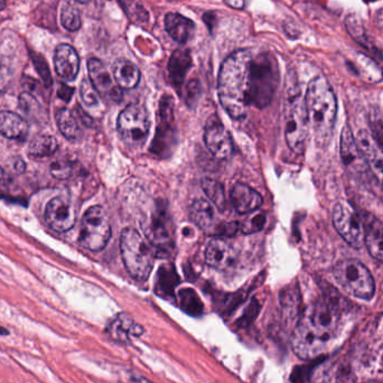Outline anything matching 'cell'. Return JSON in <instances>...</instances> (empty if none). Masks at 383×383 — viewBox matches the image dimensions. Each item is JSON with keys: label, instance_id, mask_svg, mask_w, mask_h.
<instances>
[{"label": "cell", "instance_id": "7dc6e473", "mask_svg": "<svg viewBox=\"0 0 383 383\" xmlns=\"http://www.w3.org/2000/svg\"><path fill=\"white\" fill-rule=\"evenodd\" d=\"M194 96H199V85L197 82H190L186 89L187 101L194 100Z\"/></svg>", "mask_w": 383, "mask_h": 383}, {"label": "cell", "instance_id": "d590c367", "mask_svg": "<svg viewBox=\"0 0 383 383\" xmlns=\"http://www.w3.org/2000/svg\"><path fill=\"white\" fill-rule=\"evenodd\" d=\"M283 307H284L285 314L288 320H297L298 322V308H299V297L298 294L295 293L294 290H290L283 299ZM297 324V323H296Z\"/></svg>", "mask_w": 383, "mask_h": 383}, {"label": "cell", "instance_id": "f907efd6", "mask_svg": "<svg viewBox=\"0 0 383 383\" xmlns=\"http://www.w3.org/2000/svg\"><path fill=\"white\" fill-rule=\"evenodd\" d=\"M0 335H3V336H6V335H10V331L8 329H5L3 326H0Z\"/></svg>", "mask_w": 383, "mask_h": 383}, {"label": "cell", "instance_id": "d4e9b609", "mask_svg": "<svg viewBox=\"0 0 383 383\" xmlns=\"http://www.w3.org/2000/svg\"><path fill=\"white\" fill-rule=\"evenodd\" d=\"M113 79L117 82L119 88H136L140 80V71L138 67L127 60L116 61L112 67Z\"/></svg>", "mask_w": 383, "mask_h": 383}, {"label": "cell", "instance_id": "44dd1931", "mask_svg": "<svg viewBox=\"0 0 383 383\" xmlns=\"http://www.w3.org/2000/svg\"><path fill=\"white\" fill-rule=\"evenodd\" d=\"M231 202L240 215H249L263 206V199L256 190L245 184H237L231 190Z\"/></svg>", "mask_w": 383, "mask_h": 383}, {"label": "cell", "instance_id": "f1b7e54d", "mask_svg": "<svg viewBox=\"0 0 383 383\" xmlns=\"http://www.w3.org/2000/svg\"><path fill=\"white\" fill-rule=\"evenodd\" d=\"M58 142L51 135H39L30 142L28 155L32 158L50 157L58 151Z\"/></svg>", "mask_w": 383, "mask_h": 383}, {"label": "cell", "instance_id": "ab89813d", "mask_svg": "<svg viewBox=\"0 0 383 383\" xmlns=\"http://www.w3.org/2000/svg\"><path fill=\"white\" fill-rule=\"evenodd\" d=\"M80 96L85 106L96 107L99 105V94L89 80L82 81Z\"/></svg>", "mask_w": 383, "mask_h": 383}, {"label": "cell", "instance_id": "ee69618b", "mask_svg": "<svg viewBox=\"0 0 383 383\" xmlns=\"http://www.w3.org/2000/svg\"><path fill=\"white\" fill-rule=\"evenodd\" d=\"M370 124H371L372 131H373L372 136L383 148V113H375L374 112L373 115L371 116Z\"/></svg>", "mask_w": 383, "mask_h": 383}, {"label": "cell", "instance_id": "db71d44e", "mask_svg": "<svg viewBox=\"0 0 383 383\" xmlns=\"http://www.w3.org/2000/svg\"><path fill=\"white\" fill-rule=\"evenodd\" d=\"M146 383H155V382H151V381H146Z\"/></svg>", "mask_w": 383, "mask_h": 383}, {"label": "cell", "instance_id": "52a82bcc", "mask_svg": "<svg viewBox=\"0 0 383 383\" xmlns=\"http://www.w3.org/2000/svg\"><path fill=\"white\" fill-rule=\"evenodd\" d=\"M335 281L344 292L356 298L369 300L375 292L373 277L361 261L344 259L338 261L333 269Z\"/></svg>", "mask_w": 383, "mask_h": 383}, {"label": "cell", "instance_id": "603a6c76", "mask_svg": "<svg viewBox=\"0 0 383 383\" xmlns=\"http://www.w3.org/2000/svg\"><path fill=\"white\" fill-rule=\"evenodd\" d=\"M364 243L374 259L383 263V223L374 217L365 220Z\"/></svg>", "mask_w": 383, "mask_h": 383}, {"label": "cell", "instance_id": "4fadbf2b", "mask_svg": "<svg viewBox=\"0 0 383 383\" xmlns=\"http://www.w3.org/2000/svg\"><path fill=\"white\" fill-rule=\"evenodd\" d=\"M160 124L157 133L155 135L154 142L151 145V151L155 154L164 155L167 148L174 142V113H173V102L171 97H164L160 101Z\"/></svg>", "mask_w": 383, "mask_h": 383}, {"label": "cell", "instance_id": "30bf717a", "mask_svg": "<svg viewBox=\"0 0 383 383\" xmlns=\"http://www.w3.org/2000/svg\"><path fill=\"white\" fill-rule=\"evenodd\" d=\"M332 219L338 234L351 247H362L364 243V223L350 203L345 201L336 203L333 208Z\"/></svg>", "mask_w": 383, "mask_h": 383}, {"label": "cell", "instance_id": "60d3db41", "mask_svg": "<svg viewBox=\"0 0 383 383\" xmlns=\"http://www.w3.org/2000/svg\"><path fill=\"white\" fill-rule=\"evenodd\" d=\"M318 362L311 363V365H303L299 368L295 369L292 373V382L293 383H309L313 379L315 369H316Z\"/></svg>", "mask_w": 383, "mask_h": 383}, {"label": "cell", "instance_id": "484cf974", "mask_svg": "<svg viewBox=\"0 0 383 383\" xmlns=\"http://www.w3.org/2000/svg\"><path fill=\"white\" fill-rule=\"evenodd\" d=\"M28 124L23 117L12 111L0 112V133L6 138L21 139L28 135Z\"/></svg>", "mask_w": 383, "mask_h": 383}, {"label": "cell", "instance_id": "7a4b0ae2", "mask_svg": "<svg viewBox=\"0 0 383 383\" xmlns=\"http://www.w3.org/2000/svg\"><path fill=\"white\" fill-rule=\"evenodd\" d=\"M252 51L239 50L224 61L219 73L217 94L226 113L236 120L247 117L250 107Z\"/></svg>", "mask_w": 383, "mask_h": 383}, {"label": "cell", "instance_id": "bcb514c9", "mask_svg": "<svg viewBox=\"0 0 383 383\" xmlns=\"http://www.w3.org/2000/svg\"><path fill=\"white\" fill-rule=\"evenodd\" d=\"M10 166H12V171L16 173V174H23L26 169V165H25L24 160L19 157H15L10 162Z\"/></svg>", "mask_w": 383, "mask_h": 383}, {"label": "cell", "instance_id": "ac0fdd59", "mask_svg": "<svg viewBox=\"0 0 383 383\" xmlns=\"http://www.w3.org/2000/svg\"><path fill=\"white\" fill-rule=\"evenodd\" d=\"M206 260L212 268L226 270L236 263V251L223 239H212L206 247Z\"/></svg>", "mask_w": 383, "mask_h": 383}, {"label": "cell", "instance_id": "cb8c5ba5", "mask_svg": "<svg viewBox=\"0 0 383 383\" xmlns=\"http://www.w3.org/2000/svg\"><path fill=\"white\" fill-rule=\"evenodd\" d=\"M190 219L206 232L215 234V211L211 203L206 199H197L190 208Z\"/></svg>", "mask_w": 383, "mask_h": 383}, {"label": "cell", "instance_id": "ffe728a7", "mask_svg": "<svg viewBox=\"0 0 383 383\" xmlns=\"http://www.w3.org/2000/svg\"><path fill=\"white\" fill-rule=\"evenodd\" d=\"M54 65L55 71L62 79L73 81L79 73V55L72 46L61 44L55 51Z\"/></svg>", "mask_w": 383, "mask_h": 383}, {"label": "cell", "instance_id": "8992f818", "mask_svg": "<svg viewBox=\"0 0 383 383\" xmlns=\"http://www.w3.org/2000/svg\"><path fill=\"white\" fill-rule=\"evenodd\" d=\"M309 119L305 105V99L298 89L287 91L285 105V137L287 145L292 151L300 154L307 142Z\"/></svg>", "mask_w": 383, "mask_h": 383}, {"label": "cell", "instance_id": "d6986e66", "mask_svg": "<svg viewBox=\"0 0 383 383\" xmlns=\"http://www.w3.org/2000/svg\"><path fill=\"white\" fill-rule=\"evenodd\" d=\"M341 156L347 168L355 173H363L366 169L364 158L355 137L349 126H344L341 135Z\"/></svg>", "mask_w": 383, "mask_h": 383}, {"label": "cell", "instance_id": "7c38bea8", "mask_svg": "<svg viewBox=\"0 0 383 383\" xmlns=\"http://www.w3.org/2000/svg\"><path fill=\"white\" fill-rule=\"evenodd\" d=\"M45 220L56 232H67L76 224V210L67 197H54L46 206Z\"/></svg>", "mask_w": 383, "mask_h": 383}, {"label": "cell", "instance_id": "5b68a950", "mask_svg": "<svg viewBox=\"0 0 383 383\" xmlns=\"http://www.w3.org/2000/svg\"><path fill=\"white\" fill-rule=\"evenodd\" d=\"M120 251L129 275L138 281H147L154 267V251L136 230L126 228L121 232Z\"/></svg>", "mask_w": 383, "mask_h": 383}, {"label": "cell", "instance_id": "3957f363", "mask_svg": "<svg viewBox=\"0 0 383 383\" xmlns=\"http://www.w3.org/2000/svg\"><path fill=\"white\" fill-rule=\"evenodd\" d=\"M309 126L314 129L315 137L320 144H325L334 128L338 101L329 81L317 76L309 82L305 96Z\"/></svg>", "mask_w": 383, "mask_h": 383}, {"label": "cell", "instance_id": "d6a6232c", "mask_svg": "<svg viewBox=\"0 0 383 383\" xmlns=\"http://www.w3.org/2000/svg\"><path fill=\"white\" fill-rule=\"evenodd\" d=\"M19 107L24 115L32 120H42L43 110L40 103L32 94L23 92L19 97Z\"/></svg>", "mask_w": 383, "mask_h": 383}, {"label": "cell", "instance_id": "7402d4cb", "mask_svg": "<svg viewBox=\"0 0 383 383\" xmlns=\"http://www.w3.org/2000/svg\"><path fill=\"white\" fill-rule=\"evenodd\" d=\"M165 30L173 40L184 44L193 36L195 26L193 21L187 17L177 12H169L165 17Z\"/></svg>", "mask_w": 383, "mask_h": 383}, {"label": "cell", "instance_id": "4316f807", "mask_svg": "<svg viewBox=\"0 0 383 383\" xmlns=\"http://www.w3.org/2000/svg\"><path fill=\"white\" fill-rule=\"evenodd\" d=\"M192 65V58L186 50H177L169 58L168 72L173 83L179 87L184 81L185 76Z\"/></svg>", "mask_w": 383, "mask_h": 383}, {"label": "cell", "instance_id": "f5cc1de1", "mask_svg": "<svg viewBox=\"0 0 383 383\" xmlns=\"http://www.w3.org/2000/svg\"><path fill=\"white\" fill-rule=\"evenodd\" d=\"M76 1H78V3H89V1H90V0H76Z\"/></svg>", "mask_w": 383, "mask_h": 383}, {"label": "cell", "instance_id": "277c9868", "mask_svg": "<svg viewBox=\"0 0 383 383\" xmlns=\"http://www.w3.org/2000/svg\"><path fill=\"white\" fill-rule=\"evenodd\" d=\"M250 107L263 109L272 101L278 87V67L269 53H256L251 60Z\"/></svg>", "mask_w": 383, "mask_h": 383}, {"label": "cell", "instance_id": "5bb4252c", "mask_svg": "<svg viewBox=\"0 0 383 383\" xmlns=\"http://www.w3.org/2000/svg\"><path fill=\"white\" fill-rule=\"evenodd\" d=\"M356 142L361 149L366 166L383 188V148L372 136V133L366 130H360Z\"/></svg>", "mask_w": 383, "mask_h": 383}, {"label": "cell", "instance_id": "6da1fadb", "mask_svg": "<svg viewBox=\"0 0 383 383\" xmlns=\"http://www.w3.org/2000/svg\"><path fill=\"white\" fill-rule=\"evenodd\" d=\"M342 308L340 297L331 294L308 306L292 335L294 353L311 361L323 355L340 334Z\"/></svg>", "mask_w": 383, "mask_h": 383}, {"label": "cell", "instance_id": "9a60e30c", "mask_svg": "<svg viewBox=\"0 0 383 383\" xmlns=\"http://www.w3.org/2000/svg\"><path fill=\"white\" fill-rule=\"evenodd\" d=\"M88 69L90 82L98 91L99 96L109 98L113 101H120L122 92L119 87L113 85L111 74L109 73L106 65L101 61L98 58H90L88 62Z\"/></svg>", "mask_w": 383, "mask_h": 383}, {"label": "cell", "instance_id": "9c48e42d", "mask_svg": "<svg viewBox=\"0 0 383 383\" xmlns=\"http://www.w3.org/2000/svg\"><path fill=\"white\" fill-rule=\"evenodd\" d=\"M117 127L121 138L129 147L140 148L147 140L151 120L146 109L135 103L121 111Z\"/></svg>", "mask_w": 383, "mask_h": 383}, {"label": "cell", "instance_id": "e0dca14e", "mask_svg": "<svg viewBox=\"0 0 383 383\" xmlns=\"http://www.w3.org/2000/svg\"><path fill=\"white\" fill-rule=\"evenodd\" d=\"M146 233L160 254L165 256V254H168L169 251L172 250L173 239L171 236L166 211H164V210L156 211Z\"/></svg>", "mask_w": 383, "mask_h": 383}, {"label": "cell", "instance_id": "816d5d0a", "mask_svg": "<svg viewBox=\"0 0 383 383\" xmlns=\"http://www.w3.org/2000/svg\"><path fill=\"white\" fill-rule=\"evenodd\" d=\"M6 7V0H0V10H3Z\"/></svg>", "mask_w": 383, "mask_h": 383}, {"label": "cell", "instance_id": "b9f144b4", "mask_svg": "<svg viewBox=\"0 0 383 383\" xmlns=\"http://www.w3.org/2000/svg\"><path fill=\"white\" fill-rule=\"evenodd\" d=\"M32 58H33L34 65L36 67L37 72H39L41 78H42L44 85L46 87H51L53 80H52L51 71H50V67L47 63H46V61L41 55L36 54V53L32 54Z\"/></svg>", "mask_w": 383, "mask_h": 383}, {"label": "cell", "instance_id": "f546056e", "mask_svg": "<svg viewBox=\"0 0 383 383\" xmlns=\"http://www.w3.org/2000/svg\"><path fill=\"white\" fill-rule=\"evenodd\" d=\"M201 185L206 197L217 206V210L220 212L226 211V197L223 185L221 184L220 182L215 181L211 178H204Z\"/></svg>", "mask_w": 383, "mask_h": 383}, {"label": "cell", "instance_id": "8fae6325", "mask_svg": "<svg viewBox=\"0 0 383 383\" xmlns=\"http://www.w3.org/2000/svg\"><path fill=\"white\" fill-rule=\"evenodd\" d=\"M204 142L211 154L219 160H226L232 154V139L217 116L206 122Z\"/></svg>", "mask_w": 383, "mask_h": 383}, {"label": "cell", "instance_id": "836d02e7", "mask_svg": "<svg viewBox=\"0 0 383 383\" xmlns=\"http://www.w3.org/2000/svg\"><path fill=\"white\" fill-rule=\"evenodd\" d=\"M265 222H267L265 212L256 210V211L249 213L247 219L240 226V229L245 234L259 232L265 228Z\"/></svg>", "mask_w": 383, "mask_h": 383}, {"label": "cell", "instance_id": "4dcf8cb0", "mask_svg": "<svg viewBox=\"0 0 383 383\" xmlns=\"http://www.w3.org/2000/svg\"><path fill=\"white\" fill-rule=\"evenodd\" d=\"M178 297H179L182 309L185 313L192 315V316H199L203 314L204 305L193 289L186 288V289L181 290Z\"/></svg>", "mask_w": 383, "mask_h": 383}, {"label": "cell", "instance_id": "f6af8a7d", "mask_svg": "<svg viewBox=\"0 0 383 383\" xmlns=\"http://www.w3.org/2000/svg\"><path fill=\"white\" fill-rule=\"evenodd\" d=\"M10 81H12V73H10V69L0 65V94L6 90Z\"/></svg>", "mask_w": 383, "mask_h": 383}, {"label": "cell", "instance_id": "74e56055", "mask_svg": "<svg viewBox=\"0 0 383 383\" xmlns=\"http://www.w3.org/2000/svg\"><path fill=\"white\" fill-rule=\"evenodd\" d=\"M73 168L74 166L72 162L67 160H58L51 165V174L56 179L63 181L72 176Z\"/></svg>", "mask_w": 383, "mask_h": 383}, {"label": "cell", "instance_id": "ba28073f", "mask_svg": "<svg viewBox=\"0 0 383 383\" xmlns=\"http://www.w3.org/2000/svg\"><path fill=\"white\" fill-rule=\"evenodd\" d=\"M111 237V226L106 211L101 206L89 208L82 217L79 242L88 250L98 252L106 248Z\"/></svg>", "mask_w": 383, "mask_h": 383}, {"label": "cell", "instance_id": "83f0119b", "mask_svg": "<svg viewBox=\"0 0 383 383\" xmlns=\"http://www.w3.org/2000/svg\"><path fill=\"white\" fill-rule=\"evenodd\" d=\"M55 118H56L58 129L65 138L76 140L81 136V128H80L79 122L69 109H58L55 113Z\"/></svg>", "mask_w": 383, "mask_h": 383}, {"label": "cell", "instance_id": "2e32d148", "mask_svg": "<svg viewBox=\"0 0 383 383\" xmlns=\"http://www.w3.org/2000/svg\"><path fill=\"white\" fill-rule=\"evenodd\" d=\"M106 333L112 341L129 344L133 338H140L145 333V329L129 314L120 313L107 326Z\"/></svg>", "mask_w": 383, "mask_h": 383}, {"label": "cell", "instance_id": "7bdbcfd3", "mask_svg": "<svg viewBox=\"0 0 383 383\" xmlns=\"http://www.w3.org/2000/svg\"><path fill=\"white\" fill-rule=\"evenodd\" d=\"M15 188L12 178L0 167V197L12 199L15 194Z\"/></svg>", "mask_w": 383, "mask_h": 383}, {"label": "cell", "instance_id": "8d00e7d4", "mask_svg": "<svg viewBox=\"0 0 383 383\" xmlns=\"http://www.w3.org/2000/svg\"><path fill=\"white\" fill-rule=\"evenodd\" d=\"M362 60H359L361 65V72L363 73L365 80L370 82H379L382 79L383 72L380 67H377L373 61L370 60L368 56H362Z\"/></svg>", "mask_w": 383, "mask_h": 383}, {"label": "cell", "instance_id": "681fc988", "mask_svg": "<svg viewBox=\"0 0 383 383\" xmlns=\"http://www.w3.org/2000/svg\"><path fill=\"white\" fill-rule=\"evenodd\" d=\"M224 1L234 10H242L245 5V0H224Z\"/></svg>", "mask_w": 383, "mask_h": 383}, {"label": "cell", "instance_id": "1f68e13d", "mask_svg": "<svg viewBox=\"0 0 383 383\" xmlns=\"http://www.w3.org/2000/svg\"><path fill=\"white\" fill-rule=\"evenodd\" d=\"M177 284L178 278L175 270H173V269L168 270L165 268V272H164V268H160L157 285H156L155 290L157 292L158 295L168 298V297L174 296V289Z\"/></svg>", "mask_w": 383, "mask_h": 383}, {"label": "cell", "instance_id": "c3c4849f", "mask_svg": "<svg viewBox=\"0 0 383 383\" xmlns=\"http://www.w3.org/2000/svg\"><path fill=\"white\" fill-rule=\"evenodd\" d=\"M72 94L73 89L67 87V85H62L60 90H58V96H60V98H62V99L65 100V101H69L71 97H72Z\"/></svg>", "mask_w": 383, "mask_h": 383}, {"label": "cell", "instance_id": "f35d334b", "mask_svg": "<svg viewBox=\"0 0 383 383\" xmlns=\"http://www.w3.org/2000/svg\"><path fill=\"white\" fill-rule=\"evenodd\" d=\"M121 6L124 7V12L131 16V19H136L138 21H146L148 19V14L144 7L137 0H118Z\"/></svg>", "mask_w": 383, "mask_h": 383}, {"label": "cell", "instance_id": "e575fe53", "mask_svg": "<svg viewBox=\"0 0 383 383\" xmlns=\"http://www.w3.org/2000/svg\"><path fill=\"white\" fill-rule=\"evenodd\" d=\"M61 23L65 30L76 32L81 28V16L79 10L72 3H67L61 12Z\"/></svg>", "mask_w": 383, "mask_h": 383}]
</instances>
